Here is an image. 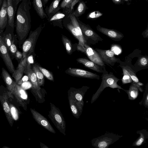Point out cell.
I'll return each mask as SVG.
<instances>
[{"instance_id": "cell-1", "label": "cell", "mask_w": 148, "mask_h": 148, "mask_svg": "<svg viewBox=\"0 0 148 148\" xmlns=\"http://www.w3.org/2000/svg\"><path fill=\"white\" fill-rule=\"evenodd\" d=\"M28 7L26 1L22 0L16 11L15 27L19 47L25 40L30 29Z\"/></svg>"}, {"instance_id": "cell-2", "label": "cell", "mask_w": 148, "mask_h": 148, "mask_svg": "<svg viewBox=\"0 0 148 148\" xmlns=\"http://www.w3.org/2000/svg\"><path fill=\"white\" fill-rule=\"evenodd\" d=\"M101 79L102 81L99 87L92 97L90 101L91 104L98 99L103 90L106 87H109L112 88H117L124 90L117 84V82L120 79L115 76L112 72H110L109 73L108 72L103 73Z\"/></svg>"}, {"instance_id": "cell-3", "label": "cell", "mask_w": 148, "mask_h": 148, "mask_svg": "<svg viewBox=\"0 0 148 148\" xmlns=\"http://www.w3.org/2000/svg\"><path fill=\"white\" fill-rule=\"evenodd\" d=\"M50 104V110L48 116L58 130L65 136L66 123L64 118L58 108L51 103Z\"/></svg>"}, {"instance_id": "cell-4", "label": "cell", "mask_w": 148, "mask_h": 148, "mask_svg": "<svg viewBox=\"0 0 148 148\" xmlns=\"http://www.w3.org/2000/svg\"><path fill=\"white\" fill-rule=\"evenodd\" d=\"M123 137L110 132H106L104 134L92 139V145L96 148H108Z\"/></svg>"}, {"instance_id": "cell-5", "label": "cell", "mask_w": 148, "mask_h": 148, "mask_svg": "<svg viewBox=\"0 0 148 148\" xmlns=\"http://www.w3.org/2000/svg\"><path fill=\"white\" fill-rule=\"evenodd\" d=\"M69 17L71 23H68L67 27L74 36L78 40L79 43L77 46L78 50L82 52L84 48L86 41L83 34L78 22L73 14H71Z\"/></svg>"}, {"instance_id": "cell-6", "label": "cell", "mask_w": 148, "mask_h": 148, "mask_svg": "<svg viewBox=\"0 0 148 148\" xmlns=\"http://www.w3.org/2000/svg\"><path fill=\"white\" fill-rule=\"evenodd\" d=\"M24 73L28 77L32 84V90L35 95L36 101L41 102L42 100V96L40 92V87L38 85L36 75L31 68L30 62L28 61Z\"/></svg>"}, {"instance_id": "cell-7", "label": "cell", "mask_w": 148, "mask_h": 148, "mask_svg": "<svg viewBox=\"0 0 148 148\" xmlns=\"http://www.w3.org/2000/svg\"><path fill=\"white\" fill-rule=\"evenodd\" d=\"M86 43L95 45L103 39L89 26L82 22L79 23Z\"/></svg>"}, {"instance_id": "cell-8", "label": "cell", "mask_w": 148, "mask_h": 148, "mask_svg": "<svg viewBox=\"0 0 148 148\" xmlns=\"http://www.w3.org/2000/svg\"><path fill=\"white\" fill-rule=\"evenodd\" d=\"M38 33L39 30L37 29L34 31H31L28 38L23 43L22 53L23 58L28 57L33 52Z\"/></svg>"}, {"instance_id": "cell-9", "label": "cell", "mask_w": 148, "mask_h": 148, "mask_svg": "<svg viewBox=\"0 0 148 148\" xmlns=\"http://www.w3.org/2000/svg\"><path fill=\"white\" fill-rule=\"evenodd\" d=\"M2 33L0 32V55L7 68L12 74L14 71L15 69L5 43Z\"/></svg>"}, {"instance_id": "cell-10", "label": "cell", "mask_w": 148, "mask_h": 148, "mask_svg": "<svg viewBox=\"0 0 148 148\" xmlns=\"http://www.w3.org/2000/svg\"><path fill=\"white\" fill-rule=\"evenodd\" d=\"M89 87L83 86L81 88L76 89L71 88L68 92L71 94L77 106L80 114L81 115L83 111L84 106L83 101L84 97L86 92Z\"/></svg>"}, {"instance_id": "cell-11", "label": "cell", "mask_w": 148, "mask_h": 148, "mask_svg": "<svg viewBox=\"0 0 148 148\" xmlns=\"http://www.w3.org/2000/svg\"><path fill=\"white\" fill-rule=\"evenodd\" d=\"M95 50L99 54L104 64L113 66L116 62L120 61V59L116 57L114 52L110 50H103L95 48Z\"/></svg>"}, {"instance_id": "cell-12", "label": "cell", "mask_w": 148, "mask_h": 148, "mask_svg": "<svg viewBox=\"0 0 148 148\" xmlns=\"http://www.w3.org/2000/svg\"><path fill=\"white\" fill-rule=\"evenodd\" d=\"M65 73L72 76L82 78L98 80L100 78L99 75L96 73L78 68H69Z\"/></svg>"}, {"instance_id": "cell-13", "label": "cell", "mask_w": 148, "mask_h": 148, "mask_svg": "<svg viewBox=\"0 0 148 148\" xmlns=\"http://www.w3.org/2000/svg\"><path fill=\"white\" fill-rule=\"evenodd\" d=\"M33 117L39 125L51 133L55 134L56 131L46 118L34 109L30 108Z\"/></svg>"}, {"instance_id": "cell-14", "label": "cell", "mask_w": 148, "mask_h": 148, "mask_svg": "<svg viewBox=\"0 0 148 148\" xmlns=\"http://www.w3.org/2000/svg\"><path fill=\"white\" fill-rule=\"evenodd\" d=\"M82 52L86 54L89 59L96 64L105 68V64L98 52L86 43Z\"/></svg>"}, {"instance_id": "cell-15", "label": "cell", "mask_w": 148, "mask_h": 148, "mask_svg": "<svg viewBox=\"0 0 148 148\" xmlns=\"http://www.w3.org/2000/svg\"><path fill=\"white\" fill-rule=\"evenodd\" d=\"M96 29L99 32L115 41H120L124 37L122 33L116 30L103 27L99 25L97 26Z\"/></svg>"}, {"instance_id": "cell-16", "label": "cell", "mask_w": 148, "mask_h": 148, "mask_svg": "<svg viewBox=\"0 0 148 148\" xmlns=\"http://www.w3.org/2000/svg\"><path fill=\"white\" fill-rule=\"evenodd\" d=\"M77 61L79 63L83 64L86 67L98 73H103L108 72L105 68H104L101 66L86 58H78L77 59Z\"/></svg>"}, {"instance_id": "cell-17", "label": "cell", "mask_w": 148, "mask_h": 148, "mask_svg": "<svg viewBox=\"0 0 148 148\" xmlns=\"http://www.w3.org/2000/svg\"><path fill=\"white\" fill-rule=\"evenodd\" d=\"M7 0H4L0 10V32L2 33L8 23Z\"/></svg>"}, {"instance_id": "cell-18", "label": "cell", "mask_w": 148, "mask_h": 148, "mask_svg": "<svg viewBox=\"0 0 148 148\" xmlns=\"http://www.w3.org/2000/svg\"><path fill=\"white\" fill-rule=\"evenodd\" d=\"M28 58L27 57L24 58L21 62L18 63L16 69L12 74L16 83L20 80L24 73L27 64Z\"/></svg>"}, {"instance_id": "cell-19", "label": "cell", "mask_w": 148, "mask_h": 148, "mask_svg": "<svg viewBox=\"0 0 148 148\" xmlns=\"http://www.w3.org/2000/svg\"><path fill=\"white\" fill-rule=\"evenodd\" d=\"M1 76L8 89L11 92L13 93L14 89L16 82L14 81L8 71L3 68H2Z\"/></svg>"}, {"instance_id": "cell-20", "label": "cell", "mask_w": 148, "mask_h": 148, "mask_svg": "<svg viewBox=\"0 0 148 148\" xmlns=\"http://www.w3.org/2000/svg\"><path fill=\"white\" fill-rule=\"evenodd\" d=\"M7 12L8 21L7 24L12 27L14 28V17L16 11L15 10L13 3L12 0H7Z\"/></svg>"}, {"instance_id": "cell-21", "label": "cell", "mask_w": 148, "mask_h": 148, "mask_svg": "<svg viewBox=\"0 0 148 148\" xmlns=\"http://www.w3.org/2000/svg\"><path fill=\"white\" fill-rule=\"evenodd\" d=\"M14 28L7 24L5 31L3 32V36L5 45L9 51L12 41L14 36Z\"/></svg>"}, {"instance_id": "cell-22", "label": "cell", "mask_w": 148, "mask_h": 148, "mask_svg": "<svg viewBox=\"0 0 148 148\" xmlns=\"http://www.w3.org/2000/svg\"><path fill=\"white\" fill-rule=\"evenodd\" d=\"M136 132L140 136L133 143L132 146L138 147L145 143L146 140L148 138V132L146 130L142 129L137 131Z\"/></svg>"}, {"instance_id": "cell-23", "label": "cell", "mask_w": 148, "mask_h": 148, "mask_svg": "<svg viewBox=\"0 0 148 148\" xmlns=\"http://www.w3.org/2000/svg\"><path fill=\"white\" fill-rule=\"evenodd\" d=\"M68 99L69 105L72 113L77 119H79L81 115L78 108L72 95L68 92Z\"/></svg>"}, {"instance_id": "cell-24", "label": "cell", "mask_w": 148, "mask_h": 148, "mask_svg": "<svg viewBox=\"0 0 148 148\" xmlns=\"http://www.w3.org/2000/svg\"><path fill=\"white\" fill-rule=\"evenodd\" d=\"M123 66L127 71L132 80V82L135 84L139 90L140 92H143L142 86L143 85V84L140 82L134 71L129 66Z\"/></svg>"}, {"instance_id": "cell-25", "label": "cell", "mask_w": 148, "mask_h": 148, "mask_svg": "<svg viewBox=\"0 0 148 148\" xmlns=\"http://www.w3.org/2000/svg\"><path fill=\"white\" fill-rule=\"evenodd\" d=\"M127 94L128 99L132 100H135L138 97L139 94V90L138 87L133 82H131L129 89L128 90H124Z\"/></svg>"}, {"instance_id": "cell-26", "label": "cell", "mask_w": 148, "mask_h": 148, "mask_svg": "<svg viewBox=\"0 0 148 148\" xmlns=\"http://www.w3.org/2000/svg\"><path fill=\"white\" fill-rule=\"evenodd\" d=\"M13 93L14 94L20 102H22L23 100H26L27 96L24 90L17 83L16 84Z\"/></svg>"}, {"instance_id": "cell-27", "label": "cell", "mask_w": 148, "mask_h": 148, "mask_svg": "<svg viewBox=\"0 0 148 148\" xmlns=\"http://www.w3.org/2000/svg\"><path fill=\"white\" fill-rule=\"evenodd\" d=\"M18 45L17 36L16 35H14L9 51V54L12 60L14 58L16 52L18 50Z\"/></svg>"}, {"instance_id": "cell-28", "label": "cell", "mask_w": 148, "mask_h": 148, "mask_svg": "<svg viewBox=\"0 0 148 148\" xmlns=\"http://www.w3.org/2000/svg\"><path fill=\"white\" fill-rule=\"evenodd\" d=\"M33 4L35 9L39 16L42 18L46 16L44 12L41 0H33Z\"/></svg>"}, {"instance_id": "cell-29", "label": "cell", "mask_w": 148, "mask_h": 148, "mask_svg": "<svg viewBox=\"0 0 148 148\" xmlns=\"http://www.w3.org/2000/svg\"><path fill=\"white\" fill-rule=\"evenodd\" d=\"M32 69L36 75L38 86L40 87L43 86L44 81V75L38 68V65H33Z\"/></svg>"}, {"instance_id": "cell-30", "label": "cell", "mask_w": 148, "mask_h": 148, "mask_svg": "<svg viewBox=\"0 0 148 148\" xmlns=\"http://www.w3.org/2000/svg\"><path fill=\"white\" fill-rule=\"evenodd\" d=\"M123 72V76L121 79L123 84L131 83L132 80L126 70L123 66L121 67Z\"/></svg>"}, {"instance_id": "cell-31", "label": "cell", "mask_w": 148, "mask_h": 148, "mask_svg": "<svg viewBox=\"0 0 148 148\" xmlns=\"http://www.w3.org/2000/svg\"><path fill=\"white\" fill-rule=\"evenodd\" d=\"M140 105L143 106L145 108H148V83L147 84L143 96L141 101L139 103Z\"/></svg>"}, {"instance_id": "cell-32", "label": "cell", "mask_w": 148, "mask_h": 148, "mask_svg": "<svg viewBox=\"0 0 148 148\" xmlns=\"http://www.w3.org/2000/svg\"><path fill=\"white\" fill-rule=\"evenodd\" d=\"M62 40L67 52L68 54H71L72 51V47L70 41L64 36L62 37Z\"/></svg>"}, {"instance_id": "cell-33", "label": "cell", "mask_w": 148, "mask_h": 148, "mask_svg": "<svg viewBox=\"0 0 148 148\" xmlns=\"http://www.w3.org/2000/svg\"><path fill=\"white\" fill-rule=\"evenodd\" d=\"M87 9L88 8L84 1L80 2L78 6L77 10V16H80L83 14Z\"/></svg>"}, {"instance_id": "cell-34", "label": "cell", "mask_w": 148, "mask_h": 148, "mask_svg": "<svg viewBox=\"0 0 148 148\" xmlns=\"http://www.w3.org/2000/svg\"><path fill=\"white\" fill-rule=\"evenodd\" d=\"M103 14L99 11H94L88 14L87 18L88 19L95 20L101 17Z\"/></svg>"}, {"instance_id": "cell-35", "label": "cell", "mask_w": 148, "mask_h": 148, "mask_svg": "<svg viewBox=\"0 0 148 148\" xmlns=\"http://www.w3.org/2000/svg\"><path fill=\"white\" fill-rule=\"evenodd\" d=\"M61 0H54L51 3L48 10V12L49 14L54 13L58 7L59 3Z\"/></svg>"}, {"instance_id": "cell-36", "label": "cell", "mask_w": 148, "mask_h": 148, "mask_svg": "<svg viewBox=\"0 0 148 148\" xmlns=\"http://www.w3.org/2000/svg\"><path fill=\"white\" fill-rule=\"evenodd\" d=\"M3 110L7 116L8 119L10 123H12V117L11 116L12 115L10 112V108L7 102L5 101L3 103Z\"/></svg>"}, {"instance_id": "cell-37", "label": "cell", "mask_w": 148, "mask_h": 148, "mask_svg": "<svg viewBox=\"0 0 148 148\" xmlns=\"http://www.w3.org/2000/svg\"><path fill=\"white\" fill-rule=\"evenodd\" d=\"M38 68L43 75L48 79L54 81L53 77L52 74L47 70L38 65Z\"/></svg>"}, {"instance_id": "cell-38", "label": "cell", "mask_w": 148, "mask_h": 148, "mask_svg": "<svg viewBox=\"0 0 148 148\" xmlns=\"http://www.w3.org/2000/svg\"><path fill=\"white\" fill-rule=\"evenodd\" d=\"M148 58L146 56H143L140 58L138 64L141 66H146L148 65Z\"/></svg>"}, {"instance_id": "cell-39", "label": "cell", "mask_w": 148, "mask_h": 148, "mask_svg": "<svg viewBox=\"0 0 148 148\" xmlns=\"http://www.w3.org/2000/svg\"><path fill=\"white\" fill-rule=\"evenodd\" d=\"M10 112L12 117L15 120H17L18 118V112L14 106L10 105Z\"/></svg>"}, {"instance_id": "cell-40", "label": "cell", "mask_w": 148, "mask_h": 148, "mask_svg": "<svg viewBox=\"0 0 148 148\" xmlns=\"http://www.w3.org/2000/svg\"><path fill=\"white\" fill-rule=\"evenodd\" d=\"M65 16V15L64 14L58 13L52 16L50 20L51 21L59 20L63 18Z\"/></svg>"}, {"instance_id": "cell-41", "label": "cell", "mask_w": 148, "mask_h": 148, "mask_svg": "<svg viewBox=\"0 0 148 148\" xmlns=\"http://www.w3.org/2000/svg\"><path fill=\"white\" fill-rule=\"evenodd\" d=\"M14 58L17 61L18 63H19L23 59L22 53L17 50L16 52Z\"/></svg>"}, {"instance_id": "cell-42", "label": "cell", "mask_w": 148, "mask_h": 148, "mask_svg": "<svg viewBox=\"0 0 148 148\" xmlns=\"http://www.w3.org/2000/svg\"><path fill=\"white\" fill-rule=\"evenodd\" d=\"M73 0H63L60 4V7L61 8H65L69 6Z\"/></svg>"}, {"instance_id": "cell-43", "label": "cell", "mask_w": 148, "mask_h": 148, "mask_svg": "<svg viewBox=\"0 0 148 148\" xmlns=\"http://www.w3.org/2000/svg\"><path fill=\"white\" fill-rule=\"evenodd\" d=\"M142 35L144 38H148V26L147 27L146 29L142 33Z\"/></svg>"}, {"instance_id": "cell-44", "label": "cell", "mask_w": 148, "mask_h": 148, "mask_svg": "<svg viewBox=\"0 0 148 148\" xmlns=\"http://www.w3.org/2000/svg\"><path fill=\"white\" fill-rule=\"evenodd\" d=\"M112 2L115 4H120L123 3V1L122 0H112Z\"/></svg>"}, {"instance_id": "cell-45", "label": "cell", "mask_w": 148, "mask_h": 148, "mask_svg": "<svg viewBox=\"0 0 148 148\" xmlns=\"http://www.w3.org/2000/svg\"><path fill=\"white\" fill-rule=\"evenodd\" d=\"M79 0H74L72 3L69 5L71 7V9L73 8V6L74 5L76 4L77 2H78Z\"/></svg>"}, {"instance_id": "cell-46", "label": "cell", "mask_w": 148, "mask_h": 148, "mask_svg": "<svg viewBox=\"0 0 148 148\" xmlns=\"http://www.w3.org/2000/svg\"><path fill=\"white\" fill-rule=\"evenodd\" d=\"M40 146H42V147H41V148H49L48 147L46 146V145H45L43 143H40Z\"/></svg>"}, {"instance_id": "cell-47", "label": "cell", "mask_w": 148, "mask_h": 148, "mask_svg": "<svg viewBox=\"0 0 148 148\" xmlns=\"http://www.w3.org/2000/svg\"><path fill=\"white\" fill-rule=\"evenodd\" d=\"M4 0H0V10L2 5V4Z\"/></svg>"}, {"instance_id": "cell-48", "label": "cell", "mask_w": 148, "mask_h": 148, "mask_svg": "<svg viewBox=\"0 0 148 148\" xmlns=\"http://www.w3.org/2000/svg\"><path fill=\"white\" fill-rule=\"evenodd\" d=\"M123 1H125L127 3H129V4H130L131 1L132 0H122Z\"/></svg>"}, {"instance_id": "cell-49", "label": "cell", "mask_w": 148, "mask_h": 148, "mask_svg": "<svg viewBox=\"0 0 148 148\" xmlns=\"http://www.w3.org/2000/svg\"><path fill=\"white\" fill-rule=\"evenodd\" d=\"M49 0H44V1L45 3H46Z\"/></svg>"}, {"instance_id": "cell-50", "label": "cell", "mask_w": 148, "mask_h": 148, "mask_svg": "<svg viewBox=\"0 0 148 148\" xmlns=\"http://www.w3.org/2000/svg\"><path fill=\"white\" fill-rule=\"evenodd\" d=\"M146 1H148V0H145Z\"/></svg>"}, {"instance_id": "cell-51", "label": "cell", "mask_w": 148, "mask_h": 148, "mask_svg": "<svg viewBox=\"0 0 148 148\" xmlns=\"http://www.w3.org/2000/svg\"></svg>"}]
</instances>
